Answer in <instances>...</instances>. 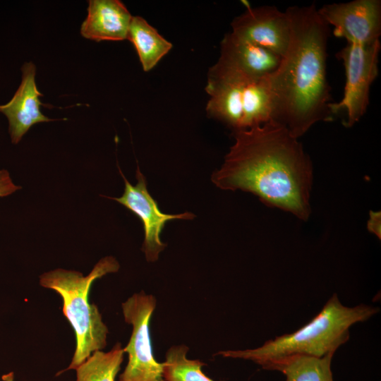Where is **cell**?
I'll use <instances>...</instances> for the list:
<instances>
[{
    "label": "cell",
    "instance_id": "obj_1",
    "mask_svg": "<svg viewBox=\"0 0 381 381\" xmlns=\"http://www.w3.org/2000/svg\"><path fill=\"white\" fill-rule=\"evenodd\" d=\"M234 135L223 164L212 175L213 183L222 190L252 193L265 204L306 220L313 171L298 138L274 121Z\"/></svg>",
    "mask_w": 381,
    "mask_h": 381
},
{
    "label": "cell",
    "instance_id": "obj_2",
    "mask_svg": "<svg viewBox=\"0 0 381 381\" xmlns=\"http://www.w3.org/2000/svg\"><path fill=\"white\" fill-rule=\"evenodd\" d=\"M285 11L290 20L289 45L268 80L273 121L298 138L315 123L332 120L327 78L329 25L314 4Z\"/></svg>",
    "mask_w": 381,
    "mask_h": 381
},
{
    "label": "cell",
    "instance_id": "obj_3",
    "mask_svg": "<svg viewBox=\"0 0 381 381\" xmlns=\"http://www.w3.org/2000/svg\"><path fill=\"white\" fill-rule=\"evenodd\" d=\"M379 308L365 304L344 306L337 294L310 322L296 331L265 341L255 349L220 351L214 356L252 361L265 370L288 357H322L334 353L349 339L350 327L368 320Z\"/></svg>",
    "mask_w": 381,
    "mask_h": 381
},
{
    "label": "cell",
    "instance_id": "obj_4",
    "mask_svg": "<svg viewBox=\"0 0 381 381\" xmlns=\"http://www.w3.org/2000/svg\"><path fill=\"white\" fill-rule=\"evenodd\" d=\"M120 265L112 256L100 259L86 276L75 270L58 268L40 276V284L55 291L63 301L62 311L73 329L75 351L69 365L62 372L75 370L93 352L107 346L108 328L96 305L89 301L93 282L109 273L116 272Z\"/></svg>",
    "mask_w": 381,
    "mask_h": 381
},
{
    "label": "cell",
    "instance_id": "obj_5",
    "mask_svg": "<svg viewBox=\"0 0 381 381\" xmlns=\"http://www.w3.org/2000/svg\"><path fill=\"white\" fill-rule=\"evenodd\" d=\"M157 300L141 291L133 294L121 304L126 322L132 326L128 344L123 348L128 363L118 381H165L163 362L154 357L150 323Z\"/></svg>",
    "mask_w": 381,
    "mask_h": 381
},
{
    "label": "cell",
    "instance_id": "obj_6",
    "mask_svg": "<svg viewBox=\"0 0 381 381\" xmlns=\"http://www.w3.org/2000/svg\"><path fill=\"white\" fill-rule=\"evenodd\" d=\"M380 49V40L367 45L347 43L337 54L344 66L346 83L341 99L329 107L332 115L346 112V127L359 121L367 111L370 87L378 75Z\"/></svg>",
    "mask_w": 381,
    "mask_h": 381
},
{
    "label": "cell",
    "instance_id": "obj_7",
    "mask_svg": "<svg viewBox=\"0 0 381 381\" xmlns=\"http://www.w3.org/2000/svg\"><path fill=\"white\" fill-rule=\"evenodd\" d=\"M119 171L125 183L124 192L119 198H109L125 206L140 219L145 236L141 249L147 261L155 262L167 246L160 239L166 222L174 219H193L195 215L189 212L175 214L162 212L157 201L149 193L146 179L138 167L136 170L138 182L135 186L126 179L120 169Z\"/></svg>",
    "mask_w": 381,
    "mask_h": 381
},
{
    "label": "cell",
    "instance_id": "obj_8",
    "mask_svg": "<svg viewBox=\"0 0 381 381\" xmlns=\"http://www.w3.org/2000/svg\"><path fill=\"white\" fill-rule=\"evenodd\" d=\"M334 35L348 44L367 45L380 40L381 1L354 0L323 5L318 9Z\"/></svg>",
    "mask_w": 381,
    "mask_h": 381
},
{
    "label": "cell",
    "instance_id": "obj_9",
    "mask_svg": "<svg viewBox=\"0 0 381 381\" xmlns=\"http://www.w3.org/2000/svg\"><path fill=\"white\" fill-rule=\"evenodd\" d=\"M250 80L241 74L213 65L208 71L205 87L210 95L206 111L234 132L243 131Z\"/></svg>",
    "mask_w": 381,
    "mask_h": 381
},
{
    "label": "cell",
    "instance_id": "obj_10",
    "mask_svg": "<svg viewBox=\"0 0 381 381\" xmlns=\"http://www.w3.org/2000/svg\"><path fill=\"white\" fill-rule=\"evenodd\" d=\"M231 32L236 37L263 47L282 58L290 42L291 26L286 11L275 6L250 7L231 22Z\"/></svg>",
    "mask_w": 381,
    "mask_h": 381
},
{
    "label": "cell",
    "instance_id": "obj_11",
    "mask_svg": "<svg viewBox=\"0 0 381 381\" xmlns=\"http://www.w3.org/2000/svg\"><path fill=\"white\" fill-rule=\"evenodd\" d=\"M22 81L11 99L0 104V112L8 121V132L11 142L17 144L35 123L52 121L40 111L43 104L40 100L42 94L35 83L36 67L32 62H27L21 68Z\"/></svg>",
    "mask_w": 381,
    "mask_h": 381
},
{
    "label": "cell",
    "instance_id": "obj_12",
    "mask_svg": "<svg viewBox=\"0 0 381 381\" xmlns=\"http://www.w3.org/2000/svg\"><path fill=\"white\" fill-rule=\"evenodd\" d=\"M220 48V56L215 64L249 79L270 77L282 61L279 55L242 40L231 32L224 37Z\"/></svg>",
    "mask_w": 381,
    "mask_h": 381
},
{
    "label": "cell",
    "instance_id": "obj_13",
    "mask_svg": "<svg viewBox=\"0 0 381 381\" xmlns=\"http://www.w3.org/2000/svg\"><path fill=\"white\" fill-rule=\"evenodd\" d=\"M80 34L97 42L127 39L132 16L119 0H90Z\"/></svg>",
    "mask_w": 381,
    "mask_h": 381
},
{
    "label": "cell",
    "instance_id": "obj_14",
    "mask_svg": "<svg viewBox=\"0 0 381 381\" xmlns=\"http://www.w3.org/2000/svg\"><path fill=\"white\" fill-rule=\"evenodd\" d=\"M127 39L135 47L145 71L152 70L172 48L171 42L138 16H132Z\"/></svg>",
    "mask_w": 381,
    "mask_h": 381
},
{
    "label": "cell",
    "instance_id": "obj_15",
    "mask_svg": "<svg viewBox=\"0 0 381 381\" xmlns=\"http://www.w3.org/2000/svg\"><path fill=\"white\" fill-rule=\"evenodd\" d=\"M334 354L322 357L294 356L271 365L269 370L282 373L285 381H333L331 363Z\"/></svg>",
    "mask_w": 381,
    "mask_h": 381
},
{
    "label": "cell",
    "instance_id": "obj_16",
    "mask_svg": "<svg viewBox=\"0 0 381 381\" xmlns=\"http://www.w3.org/2000/svg\"><path fill=\"white\" fill-rule=\"evenodd\" d=\"M124 353L120 343L109 351L93 352L75 369L76 381H116Z\"/></svg>",
    "mask_w": 381,
    "mask_h": 381
},
{
    "label": "cell",
    "instance_id": "obj_17",
    "mask_svg": "<svg viewBox=\"0 0 381 381\" xmlns=\"http://www.w3.org/2000/svg\"><path fill=\"white\" fill-rule=\"evenodd\" d=\"M188 349L187 346L180 344L167 351L163 362L165 381H214L202 371L205 363L187 357Z\"/></svg>",
    "mask_w": 381,
    "mask_h": 381
},
{
    "label": "cell",
    "instance_id": "obj_18",
    "mask_svg": "<svg viewBox=\"0 0 381 381\" xmlns=\"http://www.w3.org/2000/svg\"><path fill=\"white\" fill-rule=\"evenodd\" d=\"M20 188L12 181L6 170L0 169V197L8 196Z\"/></svg>",
    "mask_w": 381,
    "mask_h": 381
},
{
    "label": "cell",
    "instance_id": "obj_19",
    "mask_svg": "<svg viewBox=\"0 0 381 381\" xmlns=\"http://www.w3.org/2000/svg\"><path fill=\"white\" fill-rule=\"evenodd\" d=\"M368 229L380 238V213L371 212L368 222Z\"/></svg>",
    "mask_w": 381,
    "mask_h": 381
},
{
    "label": "cell",
    "instance_id": "obj_20",
    "mask_svg": "<svg viewBox=\"0 0 381 381\" xmlns=\"http://www.w3.org/2000/svg\"><path fill=\"white\" fill-rule=\"evenodd\" d=\"M4 381H14V373L13 372L5 374L2 376Z\"/></svg>",
    "mask_w": 381,
    "mask_h": 381
}]
</instances>
